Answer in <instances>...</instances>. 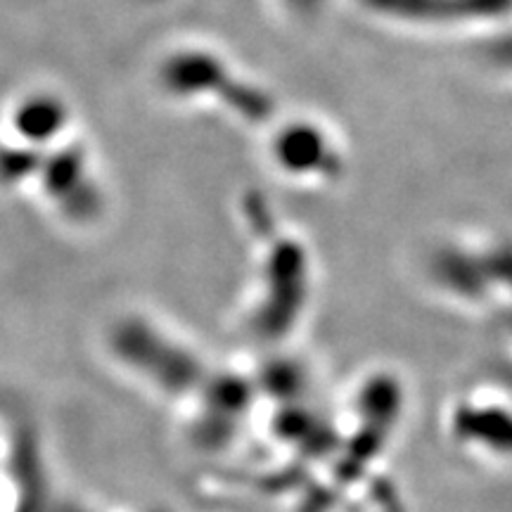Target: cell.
Returning <instances> with one entry per match:
<instances>
[{"instance_id": "6da1fadb", "label": "cell", "mask_w": 512, "mask_h": 512, "mask_svg": "<svg viewBox=\"0 0 512 512\" xmlns=\"http://www.w3.org/2000/svg\"><path fill=\"white\" fill-rule=\"evenodd\" d=\"M31 185L69 221H91L102 209V190L91 157L76 138H64L43 152Z\"/></svg>"}, {"instance_id": "7a4b0ae2", "label": "cell", "mask_w": 512, "mask_h": 512, "mask_svg": "<svg viewBox=\"0 0 512 512\" xmlns=\"http://www.w3.org/2000/svg\"><path fill=\"white\" fill-rule=\"evenodd\" d=\"M72 126L67 100L50 91H34L12 102L8 110V131L15 143L48 150L62 143Z\"/></svg>"}]
</instances>
